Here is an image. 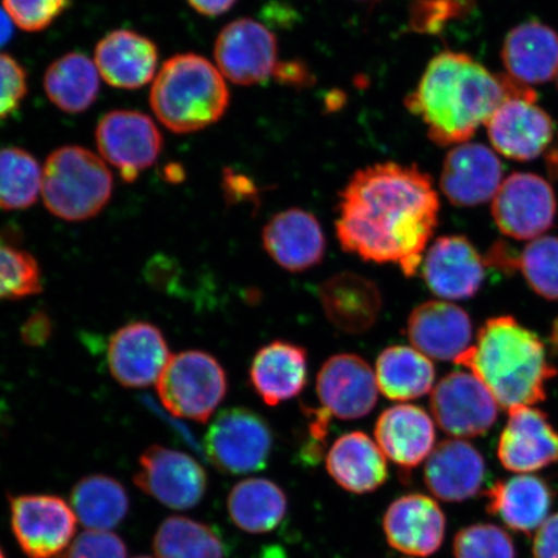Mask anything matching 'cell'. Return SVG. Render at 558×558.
Segmentation results:
<instances>
[{"mask_svg": "<svg viewBox=\"0 0 558 558\" xmlns=\"http://www.w3.org/2000/svg\"><path fill=\"white\" fill-rule=\"evenodd\" d=\"M456 364L476 375L506 410L546 400V384L556 375L543 341L511 316L486 320Z\"/></svg>", "mask_w": 558, "mask_h": 558, "instance_id": "3", "label": "cell"}, {"mask_svg": "<svg viewBox=\"0 0 558 558\" xmlns=\"http://www.w3.org/2000/svg\"><path fill=\"white\" fill-rule=\"evenodd\" d=\"M439 197L416 166L378 163L359 170L340 193L337 236L347 253L416 275L438 226Z\"/></svg>", "mask_w": 558, "mask_h": 558, "instance_id": "1", "label": "cell"}, {"mask_svg": "<svg viewBox=\"0 0 558 558\" xmlns=\"http://www.w3.org/2000/svg\"><path fill=\"white\" fill-rule=\"evenodd\" d=\"M26 94V70L12 56L0 53V121L16 113Z\"/></svg>", "mask_w": 558, "mask_h": 558, "instance_id": "42", "label": "cell"}, {"mask_svg": "<svg viewBox=\"0 0 558 558\" xmlns=\"http://www.w3.org/2000/svg\"><path fill=\"white\" fill-rule=\"evenodd\" d=\"M171 357L162 331L148 323L125 325L109 341L110 373L125 388L158 383Z\"/></svg>", "mask_w": 558, "mask_h": 558, "instance_id": "16", "label": "cell"}, {"mask_svg": "<svg viewBox=\"0 0 558 558\" xmlns=\"http://www.w3.org/2000/svg\"><path fill=\"white\" fill-rule=\"evenodd\" d=\"M318 294L326 318L340 331L366 332L380 316L383 298L378 286L352 271L327 278Z\"/></svg>", "mask_w": 558, "mask_h": 558, "instance_id": "26", "label": "cell"}, {"mask_svg": "<svg viewBox=\"0 0 558 558\" xmlns=\"http://www.w3.org/2000/svg\"><path fill=\"white\" fill-rule=\"evenodd\" d=\"M533 556L534 558H558V513L550 515L536 530Z\"/></svg>", "mask_w": 558, "mask_h": 558, "instance_id": "44", "label": "cell"}, {"mask_svg": "<svg viewBox=\"0 0 558 558\" xmlns=\"http://www.w3.org/2000/svg\"><path fill=\"white\" fill-rule=\"evenodd\" d=\"M326 470L340 487L357 495L378 490L389 474L386 456L364 432L339 437L327 453Z\"/></svg>", "mask_w": 558, "mask_h": 558, "instance_id": "29", "label": "cell"}, {"mask_svg": "<svg viewBox=\"0 0 558 558\" xmlns=\"http://www.w3.org/2000/svg\"><path fill=\"white\" fill-rule=\"evenodd\" d=\"M113 190L107 162L82 146L56 149L41 173V197L48 211L66 221L95 218L109 204Z\"/></svg>", "mask_w": 558, "mask_h": 558, "instance_id": "5", "label": "cell"}, {"mask_svg": "<svg viewBox=\"0 0 558 558\" xmlns=\"http://www.w3.org/2000/svg\"><path fill=\"white\" fill-rule=\"evenodd\" d=\"M375 378L380 392L392 401H411L427 395L436 380V368L415 348L393 345L376 360Z\"/></svg>", "mask_w": 558, "mask_h": 558, "instance_id": "32", "label": "cell"}, {"mask_svg": "<svg viewBox=\"0 0 558 558\" xmlns=\"http://www.w3.org/2000/svg\"><path fill=\"white\" fill-rule=\"evenodd\" d=\"M158 47L134 31L120 29L105 35L95 50V64L109 86L137 89L155 78Z\"/></svg>", "mask_w": 558, "mask_h": 558, "instance_id": "25", "label": "cell"}, {"mask_svg": "<svg viewBox=\"0 0 558 558\" xmlns=\"http://www.w3.org/2000/svg\"><path fill=\"white\" fill-rule=\"evenodd\" d=\"M499 404L471 372H452L437 383L430 410L439 428L456 438L480 437L498 418Z\"/></svg>", "mask_w": 558, "mask_h": 558, "instance_id": "11", "label": "cell"}, {"mask_svg": "<svg viewBox=\"0 0 558 558\" xmlns=\"http://www.w3.org/2000/svg\"><path fill=\"white\" fill-rule=\"evenodd\" d=\"M375 373L357 354H335L320 367L317 396L330 416L352 421L367 416L378 402Z\"/></svg>", "mask_w": 558, "mask_h": 558, "instance_id": "15", "label": "cell"}, {"mask_svg": "<svg viewBox=\"0 0 558 558\" xmlns=\"http://www.w3.org/2000/svg\"><path fill=\"white\" fill-rule=\"evenodd\" d=\"M504 183L500 159L484 144L464 143L448 153L439 186L452 206L476 207L493 201Z\"/></svg>", "mask_w": 558, "mask_h": 558, "instance_id": "17", "label": "cell"}, {"mask_svg": "<svg viewBox=\"0 0 558 558\" xmlns=\"http://www.w3.org/2000/svg\"><path fill=\"white\" fill-rule=\"evenodd\" d=\"M150 107L173 134H193L225 117L230 102L225 75L204 56L180 53L167 60L150 89Z\"/></svg>", "mask_w": 558, "mask_h": 558, "instance_id": "4", "label": "cell"}, {"mask_svg": "<svg viewBox=\"0 0 558 558\" xmlns=\"http://www.w3.org/2000/svg\"><path fill=\"white\" fill-rule=\"evenodd\" d=\"M228 513L234 525L250 534L274 532L288 513V495L274 481L251 477L229 493Z\"/></svg>", "mask_w": 558, "mask_h": 558, "instance_id": "31", "label": "cell"}, {"mask_svg": "<svg viewBox=\"0 0 558 558\" xmlns=\"http://www.w3.org/2000/svg\"><path fill=\"white\" fill-rule=\"evenodd\" d=\"M13 21L4 9H0V47L5 46L13 37Z\"/></svg>", "mask_w": 558, "mask_h": 558, "instance_id": "49", "label": "cell"}, {"mask_svg": "<svg viewBox=\"0 0 558 558\" xmlns=\"http://www.w3.org/2000/svg\"><path fill=\"white\" fill-rule=\"evenodd\" d=\"M38 160L16 146L0 149V209L19 211L32 207L41 192Z\"/></svg>", "mask_w": 558, "mask_h": 558, "instance_id": "36", "label": "cell"}, {"mask_svg": "<svg viewBox=\"0 0 558 558\" xmlns=\"http://www.w3.org/2000/svg\"><path fill=\"white\" fill-rule=\"evenodd\" d=\"M135 558H151V557H148V556H138V557H135Z\"/></svg>", "mask_w": 558, "mask_h": 558, "instance_id": "53", "label": "cell"}, {"mask_svg": "<svg viewBox=\"0 0 558 558\" xmlns=\"http://www.w3.org/2000/svg\"><path fill=\"white\" fill-rule=\"evenodd\" d=\"M96 144L105 162L114 166L128 183L150 169L162 153L163 137L149 116L136 110H113L96 128Z\"/></svg>", "mask_w": 558, "mask_h": 558, "instance_id": "8", "label": "cell"}, {"mask_svg": "<svg viewBox=\"0 0 558 558\" xmlns=\"http://www.w3.org/2000/svg\"><path fill=\"white\" fill-rule=\"evenodd\" d=\"M487 512L497 515L514 532L530 534L547 520L554 495L543 478L519 474L499 481L486 493Z\"/></svg>", "mask_w": 558, "mask_h": 558, "instance_id": "30", "label": "cell"}, {"mask_svg": "<svg viewBox=\"0 0 558 558\" xmlns=\"http://www.w3.org/2000/svg\"><path fill=\"white\" fill-rule=\"evenodd\" d=\"M485 265L484 257L466 236H439L424 257L423 278L436 296L466 300L483 286Z\"/></svg>", "mask_w": 558, "mask_h": 558, "instance_id": "18", "label": "cell"}, {"mask_svg": "<svg viewBox=\"0 0 558 558\" xmlns=\"http://www.w3.org/2000/svg\"><path fill=\"white\" fill-rule=\"evenodd\" d=\"M553 343L558 347V319L555 323L553 331Z\"/></svg>", "mask_w": 558, "mask_h": 558, "instance_id": "51", "label": "cell"}, {"mask_svg": "<svg viewBox=\"0 0 558 558\" xmlns=\"http://www.w3.org/2000/svg\"><path fill=\"white\" fill-rule=\"evenodd\" d=\"M277 39L267 26L254 19H239L222 27L215 41L216 66L234 85H259L274 75Z\"/></svg>", "mask_w": 558, "mask_h": 558, "instance_id": "13", "label": "cell"}, {"mask_svg": "<svg viewBox=\"0 0 558 558\" xmlns=\"http://www.w3.org/2000/svg\"><path fill=\"white\" fill-rule=\"evenodd\" d=\"M51 323L45 314H35L24 326L23 338L26 343L38 345L50 337Z\"/></svg>", "mask_w": 558, "mask_h": 558, "instance_id": "46", "label": "cell"}, {"mask_svg": "<svg viewBox=\"0 0 558 558\" xmlns=\"http://www.w3.org/2000/svg\"><path fill=\"white\" fill-rule=\"evenodd\" d=\"M263 246L279 267L300 274L323 262L326 239L316 216L289 208L276 214L264 227Z\"/></svg>", "mask_w": 558, "mask_h": 558, "instance_id": "21", "label": "cell"}, {"mask_svg": "<svg viewBox=\"0 0 558 558\" xmlns=\"http://www.w3.org/2000/svg\"><path fill=\"white\" fill-rule=\"evenodd\" d=\"M535 101V97H511L487 122L488 138L499 155L527 162L542 156L553 143V118Z\"/></svg>", "mask_w": 558, "mask_h": 558, "instance_id": "14", "label": "cell"}, {"mask_svg": "<svg viewBox=\"0 0 558 558\" xmlns=\"http://www.w3.org/2000/svg\"><path fill=\"white\" fill-rule=\"evenodd\" d=\"M194 11L201 15L216 17L233 9L236 0H187Z\"/></svg>", "mask_w": 558, "mask_h": 558, "instance_id": "47", "label": "cell"}, {"mask_svg": "<svg viewBox=\"0 0 558 558\" xmlns=\"http://www.w3.org/2000/svg\"><path fill=\"white\" fill-rule=\"evenodd\" d=\"M501 61L514 81L543 85L558 74V34L539 21H527L507 34Z\"/></svg>", "mask_w": 558, "mask_h": 558, "instance_id": "27", "label": "cell"}, {"mask_svg": "<svg viewBox=\"0 0 558 558\" xmlns=\"http://www.w3.org/2000/svg\"><path fill=\"white\" fill-rule=\"evenodd\" d=\"M485 477L484 457L464 439H446L425 460V485L434 497L449 504L476 497Z\"/></svg>", "mask_w": 558, "mask_h": 558, "instance_id": "23", "label": "cell"}, {"mask_svg": "<svg viewBox=\"0 0 558 558\" xmlns=\"http://www.w3.org/2000/svg\"><path fill=\"white\" fill-rule=\"evenodd\" d=\"M157 390L171 414L206 423L226 399V369L206 352H181L172 355L160 375Z\"/></svg>", "mask_w": 558, "mask_h": 558, "instance_id": "6", "label": "cell"}, {"mask_svg": "<svg viewBox=\"0 0 558 558\" xmlns=\"http://www.w3.org/2000/svg\"><path fill=\"white\" fill-rule=\"evenodd\" d=\"M375 438L384 456L402 470H413L436 448L435 423L415 404H396L383 411Z\"/></svg>", "mask_w": 558, "mask_h": 558, "instance_id": "24", "label": "cell"}, {"mask_svg": "<svg viewBox=\"0 0 558 558\" xmlns=\"http://www.w3.org/2000/svg\"><path fill=\"white\" fill-rule=\"evenodd\" d=\"M511 97L536 99L511 76L494 75L471 56L446 51L432 59L404 105L427 125L432 142L446 146L469 143Z\"/></svg>", "mask_w": 558, "mask_h": 558, "instance_id": "2", "label": "cell"}, {"mask_svg": "<svg viewBox=\"0 0 558 558\" xmlns=\"http://www.w3.org/2000/svg\"><path fill=\"white\" fill-rule=\"evenodd\" d=\"M70 0H3V9L21 31H46L68 10Z\"/></svg>", "mask_w": 558, "mask_h": 558, "instance_id": "41", "label": "cell"}, {"mask_svg": "<svg viewBox=\"0 0 558 558\" xmlns=\"http://www.w3.org/2000/svg\"><path fill=\"white\" fill-rule=\"evenodd\" d=\"M557 214L554 187L535 173H512L492 201V215L500 232L519 241L539 239L553 228Z\"/></svg>", "mask_w": 558, "mask_h": 558, "instance_id": "9", "label": "cell"}, {"mask_svg": "<svg viewBox=\"0 0 558 558\" xmlns=\"http://www.w3.org/2000/svg\"><path fill=\"white\" fill-rule=\"evenodd\" d=\"M44 85L54 107L68 114H80L99 96L100 73L86 54L69 52L48 66Z\"/></svg>", "mask_w": 558, "mask_h": 558, "instance_id": "33", "label": "cell"}, {"mask_svg": "<svg viewBox=\"0 0 558 558\" xmlns=\"http://www.w3.org/2000/svg\"><path fill=\"white\" fill-rule=\"evenodd\" d=\"M306 376L308 354L305 349L282 340L263 347L250 368L251 386L268 407H277L302 393Z\"/></svg>", "mask_w": 558, "mask_h": 558, "instance_id": "28", "label": "cell"}, {"mask_svg": "<svg viewBox=\"0 0 558 558\" xmlns=\"http://www.w3.org/2000/svg\"><path fill=\"white\" fill-rule=\"evenodd\" d=\"M72 507L83 526L109 532L128 515L130 498L120 481L93 474L73 487Z\"/></svg>", "mask_w": 558, "mask_h": 558, "instance_id": "34", "label": "cell"}, {"mask_svg": "<svg viewBox=\"0 0 558 558\" xmlns=\"http://www.w3.org/2000/svg\"><path fill=\"white\" fill-rule=\"evenodd\" d=\"M456 558H515L511 535L493 523L466 526L453 539Z\"/></svg>", "mask_w": 558, "mask_h": 558, "instance_id": "39", "label": "cell"}, {"mask_svg": "<svg viewBox=\"0 0 558 558\" xmlns=\"http://www.w3.org/2000/svg\"><path fill=\"white\" fill-rule=\"evenodd\" d=\"M508 411V423L498 446V457L505 469L530 474L557 463L558 432L547 415L533 407H515Z\"/></svg>", "mask_w": 558, "mask_h": 558, "instance_id": "20", "label": "cell"}, {"mask_svg": "<svg viewBox=\"0 0 558 558\" xmlns=\"http://www.w3.org/2000/svg\"><path fill=\"white\" fill-rule=\"evenodd\" d=\"M556 78H557V87H558V74H557Z\"/></svg>", "mask_w": 558, "mask_h": 558, "instance_id": "54", "label": "cell"}, {"mask_svg": "<svg viewBox=\"0 0 558 558\" xmlns=\"http://www.w3.org/2000/svg\"><path fill=\"white\" fill-rule=\"evenodd\" d=\"M153 548L158 558H226L225 543L211 526L181 515L160 523Z\"/></svg>", "mask_w": 558, "mask_h": 558, "instance_id": "35", "label": "cell"}, {"mask_svg": "<svg viewBox=\"0 0 558 558\" xmlns=\"http://www.w3.org/2000/svg\"><path fill=\"white\" fill-rule=\"evenodd\" d=\"M12 532L29 558H52L74 538L76 515L56 495H19L10 500Z\"/></svg>", "mask_w": 558, "mask_h": 558, "instance_id": "12", "label": "cell"}, {"mask_svg": "<svg viewBox=\"0 0 558 558\" xmlns=\"http://www.w3.org/2000/svg\"><path fill=\"white\" fill-rule=\"evenodd\" d=\"M134 483L160 505L186 511L205 498L208 481L197 460L185 452L155 445L140 457Z\"/></svg>", "mask_w": 558, "mask_h": 558, "instance_id": "10", "label": "cell"}, {"mask_svg": "<svg viewBox=\"0 0 558 558\" xmlns=\"http://www.w3.org/2000/svg\"><path fill=\"white\" fill-rule=\"evenodd\" d=\"M383 529L389 546L399 553L429 557L445 541L446 515L427 495L407 494L390 504L384 514Z\"/></svg>", "mask_w": 558, "mask_h": 558, "instance_id": "19", "label": "cell"}, {"mask_svg": "<svg viewBox=\"0 0 558 558\" xmlns=\"http://www.w3.org/2000/svg\"><path fill=\"white\" fill-rule=\"evenodd\" d=\"M68 558H128V548L113 533L88 530L75 539Z\"/></svg>", "mask_w": 558, "mask_h": 558, "instance_id": "43", "label": "cell"}, {"mask_svg": "<svg viewBox=\"0 0 558 558\" xmlns=\"http://www.w3.org/2000/svg\"><path fill=\"white\" fill-rule=\"evenodd\" d=\"M0 558H5L2 548H0Z\"/></svg>", "mask_w": 558, "mask_h": 558, "instance_id": "52", "label": "cell"}, {"mask_svg": "<svg viewBox=\"0 0 558 558\" xmlns=\"http://www.w3.org/2000/svg\"><path fill=\"white\" fill-rule=\"evenodd\" d=\"M474 0H413L410 5L409 25L411 31L437 35L451 21L471 11Z\"/></svg>", "mask_w": 558, "mask_h": 558, "instance_id": "40", "label": "cell"}, {"mask_svg": "<svg viewBox=\"0 0 558 558\" xmlns=\"http://www.w3.org/2000/svg\"><path fill=\"white\" fill-rule=\"evenodd\" d=\"M274 75L279 83L290 86L300 87L311 82L310 70L299 61L278 62Z\"/></svg>", "mask_w": 558, "mask_h": 558, "instance_id": "45", "label": "cell"}, {"mask_svg": "<svg viewBox=\"0 0 558 558\" xmlns=\"http://www.w3.org/2000/svg\"><path fill=\"white\" fill-rule=\"evenodd\" d=\"M472 323L469 314L449 302L417 305L408 320L411 344L428 359L456 362L472 347Z\"/></svg>", "mask_w": 558, "mask_h": 558, "instance_id": "22", "label": "cell"}, {"mask_svg": "<svg viewBox=\"0 0 558 558\" xmlns=\"http://www.w3.org/2000/svg\"><path fill=\"white\" fill-rule=\"evenodd\" d=\"M165 177L171 183H180L181 180H184V170L181 169V166L170 165L166 169Z\"/></svg>", "mask_w": 558, "mask_h": 558, "instance_id": "50", "label": "cell"}, {"mask_svg": "<svg viewBox=\"0 0 558 558\" xmlns=\"http://www.w3.org/2000/svg\"><path fill=\"white\" fill-rule=\"evenodd\" d=\"M530 289L543 299L558 300V236L542 235L527 244L519 259Z\"/></svg>", "mask_w": 558, "mask_h": 558, "instance_id": "37", "label": "cell"}, {"mask_svg": "<svg viewBox=\"0 0 558 558\" xmlns=\"http://www.w3.org/2000/svg\"><path fill=\"white\" fill-rule=\"evenodd\" d=\"M40 281V269L34 257L0 239V300L38 294Z\"/></svg>", "mask_w": 558, "mask_h": 558, "instance_id": "38", "label": "cell"}, {"mask_svg": "<svg viewBox=\"0 0 558 558\" xmlns=\"http://www.w3.org/2000/svg\"><path fill=\"white\" fill-rule=\"evenodd\" d=\"M225 190L227 191V197L239 198L246 197V195L250 197L254 193L255 187L248 179L239 177L232 170H227L225 174Z\"/></svg>", "mask_w": 558, "mask_h": 558, "instance_id": "48", "label": "cell"}, {"mask_svg": "<svg viewBox=\"0 0 558 558\" xmlns=\"http://www.w3.org/2000/svg\"><path fill=\"white\" fill-rule=\"evenodd\" d=\"M275 438L269 424L255 411L232 408L214 418L205 437L209 462L222 473L250 474L267 466Z\"/></svg>", "mask_w": 558, "mask_h": 558, "instance_id": "7", "label": "cell"}]
</instances>
